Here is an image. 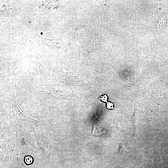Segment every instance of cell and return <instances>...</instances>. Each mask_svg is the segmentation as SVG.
<instances>
[{
    "instance_id": "6da1fadb",
    "label": "cell",
    "mask_w": 168,
    "mask_h": 168,
    "mask_svg": "<svg viewBox=\"0 0 168 168\" xmlns=\"http://www.w3.org/2000/svg\"><path fill=\"white\" fill-rule=\"evenodd\" d=\"M10 95L14 117L18 121L23 120L27 121L30 126H36L40 121L29 117L21 110L16 104L15 92L13 90L10 92Z\"/></svg>"
},
{
    "instance_id": "7a4b0ae2",
    "label": "cell",
    "mask_w": 168,
    "mask_h": 168,
    "mask_svg": "<svg viewBox=\"0 0 168 168\" xmlns=\"http://www.w3.org/2000/svg\"><path fill=\"white\" fill-rule=\"evenodd\" d=\"M38 91L44 92L56 98L64 99L68 95L66 90L56 85L51 84L38 88Z\"/></svg>"
},
{
    "instance_id": "3957f363",
    "label": "cell",
    "mask_w": 168,
    "mask_h": 168,
    "mask_svg": "<svg viewBox=\"0 0 168 168\" xmlns=\"http://www.w3.org/2000/svg\"><path fill=\"white\" fill-rule=\"evenodd\" d=\"M98 41L95 36H93L84 45L81 51V57L85 59L92 51L95 50L98 46Z\"/></svg>"
},
{
    "instance_id": "277c9868",
    "label": "cell",
    "mask_w": 168,
    "mask_h": 168,
    "mask_svg": "<svg viewBox=\"0 0 168 168\" xmlns=\"http://www.w3.org/2000/svg\"><path fill=\"white\" fill-rule=\"evenodd\" d=\"M100 124V123H99V124L93 123V128L92 133L89 136H96L103 134L110 135V129Z\"/></svg>"
},
{
    "instance_id": "5b68a950",
    "label": "cell",
    "mask_w": 168,
    "mask_h": 168,
    "mask_svg": "<svg viewBox=\"0 0 168 168\" xmlns=\"http://www.w3.org/2000/svg\"><path fill=\"white\" fill-rule=\"evenodd\" d=\"M129 151H127L124 148V144L121 142L119 144V151L117 154L122 156H128L129 154Z\"/></svg>"
},
{
    "instance_id": "8992f818",
    "label": "cell",
    "mask_w": 168,
    "mask_h": 168,
    "mask_svg": "<svg viewBox=\"0 0 168 168\" xmlns=\"http://www.w3.org/2000/svg\"><path fill=\"white\" fill-rule=\"evenodd\" d=\"M166 24V18L162 17L159 20L156 25V28L158 31L161 30L165 28Z\"/></svg>"
},
{
    "instance_id": "52a82bcc",
    "label": "cell",
    "mask_w": 168,
    "mask_h": 168,
    "mask_svg": "<svg viewBox=\"0 0 168 168\" xmlns=\"http://www.w3.org/2000/svg\"><path fill=\"white\" fill-rule=\"evenodd\" d=\"M143 161H140L133 166L131 168H142Z\"/></svg>"
},
{
    "instance_id": "ba28073f",
    "label": "cell",
    "mask_w": 168,
    "mask_h": 168,
    "mask_svg": "<svg viewBox=\"0 0 168 168\" xmlns=\"http://www.w3.org/2000/svg\"><path fill=\"white\" fill-rule=\"evenodd\" d=\"M114 104L113 103L109 101L107 102L106 107L109 110L114 109Z\"/></svg>"
},
{
    "instance_id": "9c48e42d",
    "label": "cell",
    "mask_w": 168,
    "mask_h": 168,
    "mask_svg": "<svg viewBox=\"0 0 168 168\" xmlns=\"http://www.w3.org/2000/svg\"><path fill=\"white\" fill-rule=\"evenodd\" d=\"M100 99L102 101L106 102H107V100L108 99V96L106 94H104L103 96H100Z\"/></svg>"
},
{
    "instance_id": "30bf717a",
    "label": "cell",
    "mask_w": 168,
    "mask_h": 168,
    "mask_svg": "<svg viewBox=\"0 0 168 168\" xmlns=\"http://www.w3.org/2000/svg\"><path fill=\"white\" fill-rule=\"evenodd\" d=\"M25 160L27 164H30L31 163L32 161V158L29 156L26 157H25Z\"/></svg>"
},
{
    "instance_id": "8fae6325",
    "label": "cell",
    "mask_w": 168,
    "mask_h": 168,
    "mask_svg": "<svg viewBox=\"0 0 168 168\" xmlns=\"http://www.w3.org/2000/svg\"><path fill=\"white\" fill-rule=\"evenodd\" d=\"M100 1L102 3L104 9L106 10L108 9V6L106 3L105 1L101 0Z\"/></svg>"
},
{
    "instance_id": "7c38bea8",
    "label": "cell",
    "mask_w": 168,
    "mask_h": 168,
    "mask_svg": "<svg viewBox=\"0 0 168 168\" xmlns=\"http://www.w3.org/2000/svg\"><path fill=\"white\" fill-rule=\"evenodd\" d=\"M159 166V168H168V167L164 165L162 163L157 160Z\"/></svg>"
},
{
    "instance_id": "4fadbf2b",
    "label": "cell",
    "mask_w": 168,
    "mask_h": 168,
    "mask_svg": "<svg viewBox=\"0 0 168 168\" xmlns=\"http://www.w3.org/2000/svg\"><path fill=\"white\" fill-rule=\"evenodd\" d=\"M43 34V33L42 32H41L40 33V34H41V35H42Z\"/></svg>"
},
{
    "instance_id": "5bb4252c",
    "label": "cell",
    "mask_w": 168,
    "mask_h": 168,
    "mask_svg": "<svg viewBox=\"0 0 168 168\" xmlns=\"http://www.w3.org/2000/svg\"><path fill=\"white\" fill-rule=\"evenodd\" d=\"M29 23H31V21H29Z\"/></svg>"
}]
</instances>
